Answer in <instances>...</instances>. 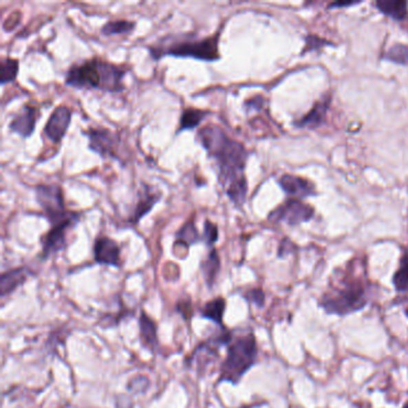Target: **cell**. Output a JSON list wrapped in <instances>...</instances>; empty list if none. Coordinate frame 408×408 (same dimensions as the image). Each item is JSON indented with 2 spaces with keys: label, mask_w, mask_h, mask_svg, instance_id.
<instances>
[{
  "label": "cell",
  "mask_w": 408,
  "mask_h": 408,
  "mask_svg": "<svg viewBox=\"0 0 408 408\" xmlns=\"http://www.w3.org/2000/svg\"><path fill=\"white\" fill-rule=\"evenodd\" d=\"M197 139L208 152V156L216 161L223 187L226 189L235 181L244 178L248 152L241 142L231 139L216 125L202 127L197 133Z\"/></svg>",
  "instance_id": "6da1fadb"
},
{
  "label": "cell",
  "mask_w": 408,
  "mask_h": 408,
  "mask_svg": "<svg viewBox=\"0 0 408 408\" xmlns=\"http://www.w3.org/2000/svg\"><path fill=\"white\" fill-rule=\"evenodd\" d=\"M126 69L108 61L94 58L74 64L65 76V84L76 89H97L108 92L124 90Z\"/></svg>",
  "instance_id": "7a4b0ae2"
},
{
  "label": "cell",
  "mask_w": 408,
  "mask_h": 408,
  "mask_svg": "<svg viewBox=\"0 0 408 408\" xmlns=\"http://www.w3.org/2000/svg\"><path fill=\"white\" fill-rule=\"evenodd\" d=\"M255 336L249 333L230 343L228 354L220 365V382L237 385L244 374L257 362Z\"/></svg>",
  "instance_id": "3957f363"
},
{
  "label": "cell",
  "mask_w": 408,
  "mask_h": 408,
  "mask_svg": "<svg viewBox=\"0 0 408 408\" xmlns=\"http://www.w3.org/2000/svg\"><path fill=\"white\" fill-rule=\"evenodd\" d=\"M176 40L165 46L149 47L152 58L161 59L164 55L176 58H193L202 61H216L220 59L218 50V34L205 39H186Z\"/></svg>",
  "instance_id": "277c9868"
},
{
  "label": "cell",
  "mask_w": 408,
  "mask_h": 408,
  "mask_svg": "<svg viewBox=\"0 0 408 408\" xmlns=\"http://www.w3.org/2000/svg\"><path fill=\"white\" fill-rule=\"evenodd\" d=\"M367 304V292L359 281L345 283L344 286L322 297L321 307L330 314L347 315L362 310Z\"/></svg>",
  "instance_id": "5b68a950"
},
{
  "label": "cell",
  "mask_w": 408,
  "mask_h": 408,
  "mask_svg": "<svg viewBox=\"0 0 408 408\" xmlns=\"http://www.w3.org/2000/svg\"><path fill=\"white\" fill-rule=\"evenodd\" d=\"M37 204L50 220L52 226L61 223H74L79 220V213L69 211L65 206L64 194L59 184H39L35 189Z\"/></svg>",
  "instance_id": "8992f818"
},
{
  "label": "cell",
  "mask_w": 408,
  "mask_h": 408,
  "mask_svg": "<svg viewBox=\"0 0 408 408\" xmlns=\"http://www.w3.org/2000/svg\"><path fill=\"white\" fill-rule=\"evenodd\" d=\"M312 216H314V211L312 207L301 200L291 199L281 204L278 208H275V211L270 215V219L277 223L285 222L288 224L296 225L312 219Z\"/></svg>",
  "instance_id": "52a82bcc"
},
{
  "label": "cell",
  "mask_w": 408,
  "mask_h": 408,
  "mask_svg": "<svg viewBox=\"0 0 408 408\" xmlns=\"http://www.w3.org/2000/svg\"><path fill=\"white\" fill-rule=\"evenodd\" d=\"M89 138V149L102 157L116 158L119 136L107 129H90L85 132Z\"/></svg>",
  "instance_id": "ba28073f"
},
{
  "label": "cell",
  "mask_w": 408,
  "mask_h": 408,
  "mask_svg": "<svg viewBox=\"0 0 408 408\" xmlns=\"http://www.w3.org/2000/svg\"><path fill=\"white\" fill-rule=\"evenodd\" d=\"M71 119H72V110L69 109V107L59 106L55 108L47 121L43 133L52 142L59 144L69 129Z\"/></svg>",
  "instance_id": "9c48e42d"
},
{
  "label": "cell",
  "mask_w": 408,
  "mask_h": 408,
  "mask_svg": "<svg viewBox=\"0 0 408 408\" xmlns=\"http://www.w3.org/2000/svg\"><path fill=\"white\" fill-rule=\"evenodd\" d=\"M74 223H61L53 225L51 230L42 237V259L48 257L61 252L66 247V233L74 226Z\"/></svg>",
  "instance_id": "30bf717a"
},
{
  "label": "cell",
  "mask_w": 408,
  "mask_h": 408,
  "mask_svg": "<svg viewBox=\"0 0 408 408\" xmlns=\"http://www.w3.org/2000/svg\"><path fill=\"white\" fill-rule=\"evenodd\" d=\"M94 257L100 265L120 266V247L114 239L101 236L94 244Z\"/></svg>",
  "instance_id": "8fae6325"
},
{
  "label": "cell",
  "mask_w": 408,
  "mask_h": 408,
  "mask_svg": "<svg viewBox=\"0 0 408 408\" xmlns=\"http://www.w3.org/2000/svg\"><path fill=\"white\" fill-rule=\"evenodd\" d=\"M36 108L25 105L19 114L14 115L9 129L12 133L19 134L22 138L32 137L36 127Z\"/></svg>",
  "instance_id": "7c38bea8"
},
{
  "label": "cell",
  "mask_w": 408,
  "mask_h": 408,
  "mask_svg": "<svg viewBox=\"0 0 408 408\" xmlns=\"http://www.w3.org/2000/svg\"><path fill=\"white\" fill-rule=\"evenodd\" d=\"M161 197V193L155 192L152 187L144 184L142 191L139 193L137 205L134 208L133 215L129 218V222L136 224L139 220L142 219V217L147 216V213L151 211L152 207L160 202Z\"/></svg>",
  "instance_id": "4fadbf2b"
},
{
  "label": "cell",
  "mask_w": 408,
  "mask_h": 408,
  "mask_svg": "<svg viewBox=\"0 0 408 408\" xmlns=\"http://www.w3.org/2000/svg\"><path fill=\"white\" fill-rule=\"evenodd\" d=\"M279 184L285 192L294 197H309L315 193V187L312 182L294 175H284L279 180Z\"/></svg>",
  "instance_id": "5bb4252c"
},
{
  "label": "cell",
  "mask_w": 408,
  "mask_h": 408,
  "mask_svg": "<svg viewBox=\"0 0 408 408\" xmlns=\"http://www.w3.org/2000/svg\"><path fill=\"white\" fill-rule=\"evenodd\" d=\"M29 275V270L25 267L14 268L11 271L5 272L0 278V292L4 297L6 294L14 292L19 285L23 284Z\"/></svg>",
  "instance_id": "9a60e30c"
},
{
  "label": "cell",
  "mask_w": 408,
  "mask_h": 408,
  "mask_svg": "<svg viewBox=\"0 0 408 408\" xmlns=\"http://www.w3.org/2000/svg\"><path fill=\"white\" fill-rule=\"evenodd\" d=\"M139 327H140V336H142L144 345L152 351L156 350L157 345H158L156 323L145 312H142L140 320H139Z\"/></svg>",
  "instance_id": "2e32d148"
},
{
  "label": "cell",
  "mask_w": 408,
  "mask_h": 408,
  "mask_svg": "<svg viewBox=\"0 0 408 408\" xmlns=\"http://www.w3.org/2000/svg\"><path fill=\"white\" fill-rule=\"evenodd\" d=\"M202 271L208 288H212L215 284V281H216L217 275L220 271L219 255H218V253H217L215 248H211V250L207 255L206 260L202 261Z\"/></svg>",
  "instance_id": "e0dca14e"
},
{
  "label": "cell",
  "mask_w": 408,
  "mask_h": 408,
  "mask_svg": "<svg viewBox=\"0 0 408 408\" xmlns=\"http://www.w3.org/2000/svg\"><path fill=\"white\" fill-rule=\"evenodd\" d=\"M225 312V299L222 297L212 299L207 302L202 309V317L207 320L216 322L217 325L223 326V316Z\"/></svg>",
  "instance_id": "ac0fdd59"
},
{
  "label": "cell",
  "mask_w": 408,
  "mask_h": 408,
  "mask_svg": "<svg viewBox=\"0 0 408 408\" xmlns=\"http://www.w3.org/2000/svg\"><path fill=\"white\" fill-rule=\"evenodd\" d=\"M202 239V236L199 234L195 223L192 219L184 223L176 234V244H184L186 247H191L193 244L200 242Z\"/></svg>",
  "instance_id": "d6986e66"
},
{
  "label": "cell",
  "mask_w": 408,
  "mask_h": 408,
  "mask_svg": "<svg viewBox=\"0 0 408 408\" xmlns=\"http://www.w3.org/2000/svg\"><path fill=\"white\" fill-rule=\"evenodd\" d=\"M208 113L205 110L195 109V108H189L184 109L180 118V129L181 131H186V129H193L197 127L199 125L202 124V120L206 118Z\"/></svg>",
  "instance_id": "ffe728a7"
},
{
  "label": "cell",
  "mask_w": 408,
  "mask_h": 408,
  "mask_svg": "<svg viewBox=\"0 0 408 408\" xmlns=\"http://www.w3.org/2000/svg\"><path fill=\"white\" fill-rule=\"evenodd\" d=\"M248 184L246 178L237 180L226 187V195L236 206H242L247 197Z\"/></svg>",
  "instance_id": "44dd1931"
},
{
  "label": "cell",
  "mask_w": 408,
  "mask_h": 408,
  "mask_svg": "<svg viewBox=\"0 0 408 408\" xmlns=\"http://www.w3.org/2000/svg\"><path fill=\"white\" fill-rule=\"evenodd\" d=\"M377 8L383 14L395 19H404L407 14L406 1H377Z\"/></svg>",
  "instance_id": "7402d4cb"
},
{
  "label": "cell",
  "mask_w": 408,
  "mask_h": 408,
  "mask_svg": "<svg viewBox=\"0 0 408 408\" xmlns=\"http://www.w3.org/2000/svg\"><path fill=\"white\" fill-rule=\"evenodd\" d=\"M136 28V23L131 21H110L102 27L101 32L106 36L114 35H124L132 32Z\"/></svg>",
  "instance_id": "603a6c76"
},
{
  "label": "cell",
  "mask_w": 408,
  "mask_h": 408,
  "mask_svg": "<svg viewBox=\"0 0 408 408\" xmlns=\"http://www.w3.org/2000/svg\"><path fill=\"white\" fill-rule=\"evenodd\" d=\"M19 60L4 58L0 63V84L5 85L6 83L14 82L19 74Z\"/></svg>",
  "instance_id": "cb8c5ba5"
},
{
  "label": "cell",
  "mask_w": 408,
  "mask_h": 408,
  "mask_svg": "<svg viewBox=\"0 0 408 408\" xmlns=\"http://www.w3.org/2000/svg\"><path fill=\"white\" fill-rule=\"evenodd\" d=\"M393 283L398 292H408V252L405 253L400 261L399 270L395 272Z\"/></svg>",
  "instance_id": "d4e9b609"
},
{
  "label": "cell",
  "mask_w": 408,
  "mask_h": 408,
  "mask_svg": "<svg viewBox=\"0 0 408 408\" xmlns=\"http://www.w3.org/2000/svg\"><path fill=\"white\" fill-rule=\"evenodd\" d=\"M327 103H319L314 107V109L308 113L307 116H304L299 122V126H317L321 124L322 119L325 118L326 113Z\"/></svg>",
  "instance_id": "484cf974"
},
{
  "label": "cell",
  "mask_w": 408,
  "mask_h": 408,
  "mask_svg": "<svg viewBox=\"0 0 408 408\" xmlns=\"http://www.w3.org/2000/svg\"><path fill=\"white\" fill-rule=\"evenodd\" d=\"M387 59L398 64L408 65V46L395 45L387 52Z\"/></svg>",
  "instance_id": "4316f807"
},
{
  "label": "cell",
  "mask_w": 408,
  "mask_h": 408,
  "mask_svg": "<svg viewBox=\"0 0 408 408\" xmlns=\"http://www.w3.org/2000/svg\"><path fill=\"white\" fill-rule=\"evenodd\" d=\"M218 226L215 223H212L211 220H205L204 223V235H202V239L205 241V244L208 247L213 248V244L218 241Z\"/></svg>",
  "instance_id": "83f0119b"
},
{
  "label": "cell",
  "mask_w": 408,
  "mask_h": 408,
  "mask_svg": "<svg viewBox=\"0 0 408 408\" xmlns=\"http://www.w3.org/2000/svg\"><path fill=\"white\" fill-rule=\"evenodd\" d=\"M244 299L248 302L254 303L257 307H262L265 304V294L260 289L249 290L247 294H244Z\"/></svg>",
  "instance_id": "f1b7e54d"
},
{
  "label": "cell",
  "mask_w": 408,
  "mask_h": 408,
  "mask_svg": "<svg viewBox=\"0 0 408 408\" xmlns=\"http://www.w3.org/2000/svg\"><path fill=\"white\" fill-rule=\"evenodd\" d=\"M262 101H264L262 97L257 96L246 102L244 105H246V108H248V109H260L262 106Z\"/></svg>",
  "instance_id": "f546056e"
},
{
  "label": "cell",
  "mask_w": 408,
  "mask_h": 408,
  "mask_svg": "<svg viewBox=\"0 0 408 408\" xmlns=\"http://www.w3.org/2000/svg\"><path fill=\"white\" fill-rule=\"evenodd\" d=\"M402 408H408V404L405 405L404 407Z\"/></svg>",
  "instance_id": "4dcf8cb0"
},
{
  "label": "cell",
  "mask_w": 408,
  "mask_h": 408,
  "mask_svg": "<svg viewBox=\"0 0 408 408\" xmlns=\"http://www.w3.org/2000/svg\"><path fill=\"white\" fill-rule=\"evenodd\" d=\"M406 315H407V316H408V308H407V310H406Z\"/></svg>",
  "instance_id": "1f68e13d"
}]
</instances>
